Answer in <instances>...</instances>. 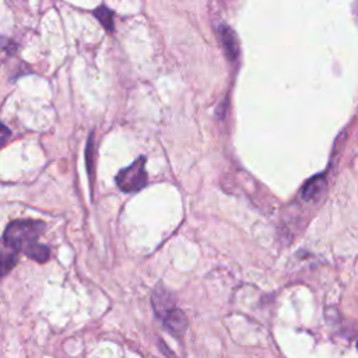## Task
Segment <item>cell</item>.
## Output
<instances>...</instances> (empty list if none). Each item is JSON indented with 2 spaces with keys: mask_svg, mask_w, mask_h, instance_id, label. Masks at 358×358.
<instances>
[{
  "mask_svg": "<svg viewBox=\"0 0 358 358\" xmlns=\"http://www.w3.org/2000/svg\"><path fill=\"white\" fill-rule=\"evenodd\" d=\"M43 229L45 225L41 221L17 220L8 224L4 231L3 241L8 249L14 252H24L29 245L36 242Z\"/></svg>",
  "mask_w": 358,
  "mask_h": 358,
  "instance_id": "cell-1",
  "label": "cell"
},
{
  "mask_svg": "<svg viewBox=\"0 0 358 358\" xmlns=\"http://www.w3.org/2000/svg\"><path fill=\"white\" fill-rule=\"evenodd\" d=\"M152 306L164 326L175 336H180L187 327L185 313L171 303L169 295L164 289H155L152 294Z\"/></svg>",
  "mask_w": 358,
  "mask_h": 358,
  "instance_id": "cell-2",
  "label": "cell"
},
{
  "mask_svg": "<svg viewBox=\"0 0 358 358\" xmlns=\"http://www.w3.org/2000/svg\"><path fill=\"white\" fill-rule=\"evenodd\" d=\"M147 183L145 158L140 157L127 168H123L116 175V185L124 193H133L143 189Z\"/></svg>",
  "mask_w": 358,
  "mask_h": 358,
  "instance_id": "cell-3",
  "label": "cell"
},
{
  "mask_svg": "<svg viewBox=\"0 0 358 358\" xmlns=\"http://www.w3.org/2000/svg\"><path fill=\"white\" fill-rule=\"evenodd\" d=\"M217 32H218V41H220L227 57L231 60H235L239 55V43H238V38H236L234 29L225 24H221V25H218Z\"/></svg>",
  "mask_w": 358,
  "mask_h": 358,
  "instance_id": "cell-4",
  "label": "cell"
},
{
  "mask_svg": "<svg viewBox=\"0 0 358 358\" xmlns=\"http://www.w3.org/2000/svg\"><path fill=\"white\" fill-rule=\"evenodd\" d=\"M326 187V179L323 175H317V176H313L312 179H309L303 187H302V192H301V196L305 201H313L316 200L324 190Z\"/></svg>",
  "mask_w": 358,
  "mask_h": 358,
  "instance_id": "cell-5",
  "label": "cell"
},
{
  "mask_svg": "<svg viewBox=\"0 0 358 358\" xmlns=\"http://www.w3.org/2000/svg\"><path fill=\"white\" fill-rule=\"evenodd\" d=\"M24 253H25V256H28L29 259H32V260H35V262H38V263L46 262V260L49 259V256H50L49 248L45 246V245H41V243H38V242L29 245V246L24 250Z\"/></svg>",
  "mask_w": 358,
  "mask_h": 358,
  "instance_id": "cell-6",
  "label": "cell"
},
{
  "mask_svg": "<svg viewBox=\"0 0 358 358\" xmlns=\"http://www.w3.org/2000/svg\"><path fill=\"white\" fill-rule=\"evenodd\" d=\"M17 263V252L14 250H0V277L11 271Z\"/></svg>",
  "mask_w": 358,
  "mask_h": 358,
  "instance_id": "cell-7",
  "label": "cell"
},
{
  "mask_svg": "<svg viewBox=\"0 0 358 358\" xmlns=\"http://www.w3.org/2000/svg\"><path fill=\"white\" fill-rule=\"evenodd\" d=\"M94 15L98 18V21L102 24V27L108 31H113V11L109 10L106 6H99L94 10Z\"/></svg>",
  "mask_w": 358,
  "mask_h": 358,
  "instance_id": "cell-8",
  "label": "cell"
},
{
  "mask_svg": "<svg viewBox=\"0 0 358 358\" xmlns=\"http://www.w3.org/2000/svg\"><path fill=\"white\" fill-rule=\"evenodd\" d=\"M85 161H87V171L90 175L91 185L94 183V133H90L87 148H85Z\"/></svg>",
  "mask_w": 358,
  "mask_h": 358,
  "instance_id": "cell-9",
  "label": "cell"
},
{
  "mask_svg": "<svg viewBox=\"0 0 358 358\" xmlns=\"http://www.w3.org/2000/svg\"><path fill=\"white\" fill-rule=\"evenodd\" d=\"M10 136H11L10 129H8L6 124H3V123L0 122V147H1L3 144H6V141L10 138Z\"/></svg>",
  "mask_w": 358,
  "mask_h": 358,
  "instance_id": "cell-10",
  "label": "cell"
},
{
  "mask_svg": "<svg viewBox=\"0 0 358 358\" xmlns=\"http://www.w3.org/2000/svg\"><path fill=\"white\" fill-rule=\"evenodd\" d=\"M354 14H355V18L358 20V3L354 4Z\"/></svg>",
  "mask_w": 358,
  "mask_h": 358,
  "instance_id": "cell-11",
  "label": "cell"
},
{
  "mask_svg": "<svg viewBox=\"0 0 358 358\" xmlns=\"http://www.w3.org/2000/svg\"><path fill=\"white\" fill-rule=\"evenodd\" d=\"M357 348H358V341H357Z\"/></svg>",
  "mask_w": 358,
  "mask_h": 358,
  "instance_id": "cell-12",
  "label": "cell"
}]
</instances>
